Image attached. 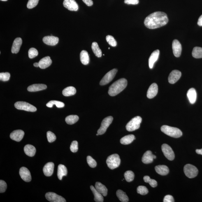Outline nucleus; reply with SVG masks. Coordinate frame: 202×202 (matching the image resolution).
<instances>
[{"label":"nucleus","instance_id":"nucleus-45","mask_svg":"<svg viewBox=\"0 0 202 202\" xmlns=\"http://www.w3.org/2000/svg\"><path fill=\"white\" fill-rule=\"evenodd\" d=\"M87 162L89 166L91 168H95L97 166V163L91 156H88L87 158Z\"/></svg>","mask_w":202,"mask_h":202},{"label":"nucleus","instance_id":"nucleus-5","mask_svg":"<svg viewBox=\"0 0 202 202\" xmlns=\"http://www.w3.org/2000/svg\"><path fill=\"white\" fill-rule=\"evenodd\" d=\"M142 121L141 117L137 116L130 121L126 126V129L128 131H133L138 130L140 127Z\"/></svg>","mask_w":202,"mask_h":202},{"label":"nucleus","instance_id":"nucleus-50","mask_svg":"<svg viewBox=\"0 0 202 202\" xmlns=\"http://www.w3.org/2000/svg\"><path fill=\"white\" fill-rule=\"evenodd\" d=\"M164 202H174V199L173 196L171 195H167L165 196L164 200Z\"/></svg>","mask_w":202,"mask_h":202},{"label":"nucleus","instance_id":"nucleus-56","mask_svg":"<svg viewBox=\"0 0 202 202\" xmlns=\"http://www.w3.org/2000/svg\"><path fill=\"white\" fill-rule=\"evenodd\" d=\"M1 1H8V0H1Z\"/></svg>","mask_w":202,"mask_h":202},{"label":"nucleus","instance_id":"nucleus-14","mask_svg":"<svg viewBox=\"0 0 202 202\" xmlns=\"http://www.w3.org/2000/svg\"><path fill=\"white\" fill-rule=\"evenodd\" d=\"M19 174L21 178L26 182H30L31 180V177L30 172L27 168L22 167L20 168Z\"/></svg>","mask_w":202,"mask_h":202},{"label":"nucleus","instance_id":"nucleus-43","mask_svg":"<svg viewBox=\"0 0 202 202\" xmlns=\"http://www.w3.org/2000/svg\"><path fill=\"white\" fill-rule=\"evenodd\" d=\"M38 52L36 48H31L29 49L28 52V55L30 59H33L37 56Z\"/></svg>","mask_w":202,"mask_h":202},{"label":"nucleus","instance_id":"nucleus-32","mask_svg":"<svg viewBox=\"0 0 202 202\" xmlns=\"http://www.w3.org/2000/svg\"><path fill=\"white\" fill-rule=\"evenodd\" d=\"M80 60L82 64L87 65L89 63V58L88 53L85 50L82 51L80 53Z\"/></svg>","mask_w":202,"mask_h":202},{"label":"nucleus","instance_id":"nucleus-27","mask_svg":"<svg viewBox=\"0 0 202 202\" xmlns=\"http://www.w3.org/2000/svg\"><path fill=\"white\" fill-rule=\"evenodd\" d=\"M187 95L190 103L193 104L196 102L197 96L196 89L194 88L190 89L188 91Z\"/></svg>","mask_w":202,"mask_h":202},{"label":"nucleus","instance_id":"nucleus-30","mask_svg":"<svg viewBox=\"0 0 202 202\" xmlns=\"http://www.w3.org/2000/svg\"><path fill=\"white\" fill-rule=\"evenodd\" d=\"M90 189L94 196V201L97 202H103L104 198L102 195L97 190L96 188L93 186H91Z\"/></svg>","mask_w":202,"mask_h":202},{"label":"nucleus","instance_id":"nucleus-10","mask_svg":"<svg viewBox=\"0 0 202 202\" xmlns=\"http://www.w3.org/2000/svg\"><path fill=\"white\" fill-rule=\"evenodd\" d=\"M162 150L165 157L170 161H173L175 159V155L171 147L167 144H163L161 146Z\"/></svg>","mask_w":202,"mask_h":202},{"label":"nucleus","instance_id":"nucleus-38","mask_svg":"<svg viewBox=\"0 0 202 202\" xmlns=\"http://www.w3.org/2000/svg\"><path fill=\"white\" fill-rule=\"evenodd\" d=\"M56 105L58 108H62L64 106V104L62 102L56 101H49L46 105L47 106L48 108H52L54 105Z\"/></svg>","mask_w":202,"mask_h":202},{"label":"nucleus","instance_id":"nucleus-39","mask_svg":"<svg viewBox=\"0 0 202 202\" xmlns=\"http://www.w3.org/2000/svg\"><path fill=\"white\" fill-rule=\"evenodd\" d=\"M124 177L126 180L128 182L132 181L134 178V174L132 171H127L124 173Z\"/></svg>","mask_w":202,"mask_h":202},{"label":"nucleus","instance_id":"nucleus-47","mask_svg":"<svg viewBox=\"0 0 202 202\" xmlns=\"http://www.w3.org/2000/svg\"><path fill=\"white\" fill-rule=\"evenodd\" d=\"M10 74L9 73H0V80L3 81H7L10 80Z\"/></svg>","mask_w":202,"mask_h":202},{"label":"nucleus","instance_id":"nucleus-4","mask_svg":"<svg viewBox=\"0 0 202 202\" xmlns=\"http://www.w3.org/2000/svg\"><path fill=\"white\" fill-rule=\"evenodd\" d=\"M106 163L110 169L113 170L118 167L120 164L121 159L118 154H114L107 158Z\"/></svg>","mask_w":202,"mask_h":202},{"label":"nucleus","instance_id":"nucleus-1","mask_svg":"<svg viewBox=\"0 0 202 202\" xmlns=\"http://www.w3.org/2000/svg\"><path fill=\"white\" fill-rule=\"evenodd\" d=\"M167 15L164 12H155L147 17L144 21L146 27L149 29H155L167 24Z\"/></svg>","mask_w":202,"mask_h":202},{"label":"nucleus","instance_id":"nucleus-54","mask_svg":"<svg viewBox=\"0 0 202 202\" xmlns=\"http://www.w3.org/2000/svg\"><path fill=\"white\" fill-rule=\"evenodd\" d=\"M196 152L197 154L202 155V149H196Z\"/></svg>","mask_w":202,"mask_h":202},{"label":"nucleus","instance_id":"nucleus-52","mask_svg":"<svg viewBox=\"0 0 202 202\" xmlns=\"http://www.w3.org/2000/svg\"><path fill=\"white\" fill-rule=\"evenodd\" d=\"M88 6H90L93 4V2L92 0H82Z\"/></svg>","mask_w":202,"mask_h":202},{"label":"nucleus","instance_id":"nucleus-34","mask_svg":"<svg viewBox=\"0 0 202 202\" xmlns=\"http://www.w3.org/2000/svg\"><path fill=\"white\" fill-rule=\"evenodd\" d=\"M91 48L95 55L98 57H101L102 56V52L100 48L98 43L96 42H93L91 46Z\"/></svg>","mask_w":202,"mask_h":202},{"label":"nucleus","instance_id":"nucleus-2","mask_svg":"<svg viewBox=\"0 0 202 202\" xmlns=\"http://www.w3.org/2000/svg\"><path fill=\"white\" fill-rule=\"evenodd\" d=\"M127 85V81L125 78H121L110 86L109 87L108 94L110 96L117 95L124 90Z\"/></svg>","mask_w":202,"mask_h":202},{"label":"nucleus","instance_id":"nucleus-24","mask_svg":"<svg viewBox=\"0 0 202 202\" xmlns=\"http://www.w3.org/2000/svg\"><path fill=\"white\" fill-rule=\"evenodd\" d=\"M47 88V86L43 84H35L29 86L27 88V90L30 92H36V91L44 90Z\"/></svg>","mask_w":202,"mask_h":202},{"label":"nucleus","instance_id":"nucleus-36","mask_svg":"<svg viewBox=\"0 0 202 202\" xmlns=\"http://www.w3.org/2000/svg\"><path fill=\"white\" fill-rule=\"evenodd\" d=\"M192 56L195 58H202V48L200 47H194L192 51Z\"/></svg>","mask_w":202,"mask_h":202},{"label":"nucleus","instance_id":"nucleus-19","mask_svg":"<svg viewBox=\"0 0 202 202\" xmlns=\"http://www.w3.org/2000/svg\"><path fill=\"white\" fill-rule=\"evenodd\" d=\"M43 41L47 45L55 46L58 43L59 38L53 36H46L43 38Z\"/></svg>","mask_w":202,"mask_h":202},{"label":"nucleus","instance_id":"nucleus-33","mask_svg":"<svg viewBox=\"0 0 202 202\" xmlns=\"http://www.w3.org/2000/svg\"><path fill=\"white\" fill-rule=\"evenodd\" d=\"M76 89L73 87H68L63 89L62 93L65 96H70L74 95L76 94Z\"/></svg>","mask_w":202,"mask_h":202},{"label":"nucleus","instance_id":"nucleus-28","mask_svg":"<svg viewBox=\"0 0 202 202\" xmlns=\"http://www.w3.org/2000/svg\"><path fill=\"white\" fill-rule=\"evenodd\" d=\"M96 189L98 192L101 193L103 196H106L108 194V189L101 182H97L95 186Z\"/></svg>","mask_w":202,"mask_h":202},{"label":"nucleus","instance_id":"nucleus-40","mask_svg":"<svg viewBox=\"0 0 202 202\" xmlns=\"http://www.w3.org/2000/svg\"><path fill=\"white\" fill-rule=\"evenodd\" d=\"M143 180L146 183H149L151 187L152 188H155L157 187V182L155 180L151 179L149 176L146 175L143 177Z\"/></svg>","mask_w":202,"mask_h":202},{"label":"nucleus","instance_id":"nucleus-57","mask_svg":"<svg viewBox=\"0 0 202 202\" xmlns=\"http://www.w3.org/2000/svg\"><path fill=\"white\" fill-rule=\"evenodd\" d=\"M108 49H110V48H109Z\"/></svg>","mask_w":202,"mask_h":202},{"label":"nucleus","instance_id":"nucleus-18","mask_svg":"<svg viewBox=\"0 0 202 202\" xmlns=\"http://www.w3.org/2000/svg\"><path fill=\"white\" fill-rule=\"evenodd\" d=\"M158 92V87L156 83H153L147 90V96L149 99H152L157 95Z\"/></svg>","mask_w":202,"mask_h":202},{"label":"nucleus","instance_id":"nucleus-46","mask_svg":"<svg viewBox=\"0 0 202 202\" xmlns=\"http://www.w3.org/2000/svg\"><path fill=\"white\" fill-rule=\"evenodd\" d=\"M39 0H29L27 5V8L32 9L35 8L38 4Z\"/></svg>","mask_w":202,"mask_h":202},{"label":"nucleus","instance_id":"nucleus-51","mask_svg":"<svg viewBox=\"0 0 202 202\" xmlns=\"http://www.w3.org/2000/svg\"><path fill=\"white\" fill-rule=\"evenodd\" d=\"M124 3L129 5H137L139 3V0H125Z\"/></svg>","mask_w":202,"mask_h":202},{"label":"nucleus","instance_id":"nucleus-15","mask_svg":"<svg viewBox=\"0 0 202 202\" xmlns=\"http://www.w3.org/2000/svg\"><path fill=\"white\" fill-rule=\"evenodd\" d=\"M182 73L178 70H174L170 74L168 80L169 83L174 84L176 82L181 76Z\"/></svg>","mask_w":202,"mask_h":202},{"label":"nucleus","instance_id":"nucleus-21","mask_svg":"<svg viewBox=\"0 0 202 202\" xmlns=\"http://www.w3.org/2000/svg\"><path fill=\"white\" fill-rule=\"evenodd\" d=\"M54 167V163L50 162L45 165L43 168V172L46 176H51L53 173Z\"/></svg>","mask_w":202,"mask_h":202},{"label":"nucleus","instance_id":"nucleus-31","mask_svg":"<svg viewBox=\"0 0 202 202\" xmlns=\"http://www.w3.org/2000/svg\"><path fill=\"white\" fill-rule=\"evenodd\" d=\"M136 139L134 135L130 134L125 136L121 138L120 143L123 145H129Z\"/></svg>","mask_w":202,"mask_h":202},{"label":"nucleus","instance_id":"nucleus-26","mask_svg":"<svg viewBox=\"0 0 202 202\" xmlns=\"http://www.w3.org/2000/svg\"><path fill=\"white\" fill-rule=\"evenodd\" d=\"M68 170L65 166L62 164L59 165L58 167L57 176L59 180H62L63 177L67 175Z\"/></svg>","mask_w":202,"mask_h":202},{"label":"nucleus","instance_id":"nucleus-12","mask_svg":"<svg viewBox=\"0 0 202 202\" xmlns=\"http://www.w3.org/2000/svg\"><path fill=\"white\" fill-rule=\"evenodd\" d=\"M63 5L65 8L71 11H76L79 9L78 5L75 0H64Z\"/></svg>","mask_w":202,"mask_h":202},{"label":"nucleus","instance_id":"nucleus-41","mask_svg":"<svg viewBox=\"0 0 202 202\" xmlns=\"http://www.w3.org/2000/svg\"><path fill=\"white\" fill-rule=\"evenodd\" d=\"M148 190L146 187L143 186H140L137 188V192L141 195H145L148 194Z\"/></svg>","mask_w":202,"mask_h":202},{"label":"nucleus","instance_id":"nucleus-11","mask_svg":"<svg viewBox=\"0 0 202 202\" xmlns=\"http://www.w3.org/2000/svg\"><path fill=\"white\" fill-rule=\"evenodd\" d=\"M45 197L48 201L52 202H66V200L55 193L49 192L45 195Z\"/></svg>","mask_w":202,"mask_h":202},{"label":"nucleus","instance_id":"nucleus-20","mask_svg":"<svg viewBox=\"0 0 202 202\" xmlns=\"http://www.w3.org/2000/svg\"><path fill=\"white\" fill-rule=\"evenodd\" d=\"M159 51L157 50L152 52L149 59V67L152 69L153 68L154 64L159 59Z\"/></svg>","mask_w":202,"mask_h":202},{"label":"nucleus","instance_id":"nucleus-53","mask_svg":"<svg viewBox=\"0 0 202 202\" xmlns=\"http://www.w3.org/2000/svg\"><path fill=\"white\" fill-rule=\"evenodd\" d=\"M198 24L200 26H202V15L200 17L198 21Z\"/></svg>","mask_w":202,"mask_h":202},{"label":"nucleus","instance_id":"nucleus-8","mask_svg":"<svg viewBox=\"0 0 202 202\" xmlns=\"http://www.w3.org/2000/svg\"><path fill=\"white\" fill-rule=\"evenodd\" d=\"M113 120V117L112 116H109L104 119L101 125V127L98 130L97 133L99 135H102L106 132L107 129L110 126Z\"/></svg>","mask_w":202,"mask_h":202},{"label":"nucleus","instance_id":"nucleus-22","mask_svg":"<svg viewBox=\"0 0 202 202\" xmlns=\"http://www.w3.org/2000/svg\"><path fill=\"white\" fill-rule=\"evenodd\" d=\"M22 43V40L20 38H16L13 42L11 48L12 53H18Z\"/></svg>","mask_w":202,"mask_h":202},{"label":"nucleus","instance_id":"nucleus-23","mask_svg":"<svg viewBox=\"0 0 202 202\" xmlns=\"http://www.w3.org/2000/svg\"><path fill=\"white\" fill-rule=\"evenodd\" d=\"M39 63V67L42 69H45L51 65L52 64V61L50 57L47 56L40 60Z\"/></svg>","mask_w":202,"mask_h":202},{"label":"nucleus","instance_id":"nucleus-55","mask_svg":"<svg viewBox=\"0 0 202 202\" xmlns=\"http://www.w3.org/2000/svg\"><path fill=\"white\" fill-rule=\"evenodd\" d=\"M33 66L35 67H39V63H34V64H33Z\"/></svg>","mask_w":202,"mask_h":202},{"label":"nucleus","instance_id":"nucleus-9","mask_svg":"<svg viewBox=\"0 0 202 202\" xmlns=\"http://www.w3.org/2000/svg\"><path fill=\"white\" fill-rule=\"evenodd\" d=\"M117 72V70L116 68H114V69L112 70L111 71L109 72L102 79L100 82V85H105L109 83L110 82H111L113 80L116 75Z\"/></svg>","mask_w":202,"mask_h":202},{"label":"nucleus","instance_id":"nucleus-25","mask_svg":"<svg viewBox=\"0 0 202 202\" xmlns=\"http://www.w3.org/2000/svg\"><path fill=\"white\" fill-rule=\"evenodd\" d=\"M155 170L157 173L162 175H168L169 172V168L165 165H159L155 167Z\"/></svg>","mask_w":202,"mask_h":202},{"label":"nucleus","instance_id":"nucleus-3","mask_svg":"<svg viewBox=\"0 0 202 202\" xmlns=\"http://www.w3.org/2000/svg\"><path fill=\"white\" fill-rule=\"evenodd\" d=\"M161 130L164 134L172 138H179L182 135V131L178 128L164 125L162 126Z\"/></svg>","mask_w":202,"mask_h":202},{"label":"nucleus","instance_id":"nucleus-7","mask_svg":"<svg viewBox=\"0 0 202 202\" xmlns=\"http://www.w3.org/2000/svg\"><path fill=\"white\" fill-rule=\"evenodd\" d=\"M15 108L18 109L25 110L28 112H35L36 111L35 107L24 101H18L14 105Z\"/></svg>","mask_w":202,"mask_h":202},{"label":"nucleus","instance_id":"nucleus-16","mask_svg":"<svg viewBox=\"0 0 202 202\" xmlns=\"http://www.w3.org/2000/svg\"><path fill=\"white\" fill-rule=\"evenodd\" d=\"M24 135V132L22 130H16L10 133V137L11 139L19 142L22 140Z\"/></svg>","mask_w":202,"mask_h":202},{"label":"nucleus","instance_id":"nucleus-13","mask_svg":"<svg viewBox=\"0 0 202 202\" xmlns=\"http://www.w3.org/2000/svg\"><path fill=\"white\" fill-rule=\"evenodd\" d=\"M173 53L175 57H179L181 54L182 47L181 44L178 40L175 39L172 43Z\"/></svg>","mask_w":202,"mask_h":202},{"label":"nucleus","instance_id":"nucleus-42","mask_svg":"<svg viewBox=\"0 0 202 202\" xmlns=\"http://www.w3.org/2000/svg\"><path fill=\"white\" fill-rule=\"evenodd\" d=\"M106 40L109 44L111 46L113 47L116 46L117 42L113 37L111 35H108L106 37Z\"/></svg>","mask_w":202,"mask_h":202},{"label":"nucleus","instance_id":"nucleus-44","mask_svg":"<svg viewBox=\"0 0 202 202\" xmlns=\"http://www.w3.org/2000/svg\"><path fill=\"white\" fill-rule=\"evenodd\" d=\"M47 138L48 142L50 143L55 141L56 139V137L54 133L50 131H48L47 133Z\"/></svg>","mask_w":202,"mask_h":202},{"label":"nucleus","instance_id":"nucleus-6","mask_svg":"<svg viewBox=\"0 0 202 202\" xmlns=\"http://www.w3.org/2000/svg\"><path fill=\"white\" fill-rule=\"evenodd\" d=\"M184 172L186 176L190 179L196 177L198 173L197 168L190 164H187L184 166Z\"/></svg>","mask_w":202,"mask_h":202},{"label":"nucleus","instance_id":"nucleus-35","mask_svg":"<svg viewBox=\"0 0 202 202\" xmlns=\"http://www.w3.org/2000/svg\"><path fill=\"white\" fill-rule=\"evenodd\" d=\"M117 198L121 202H127L129 201V198L126 193L121 190H118L117 192Z\"/></svg>","mask_w":202,"mask_h":202},{"label":"nucleus","instance_id":"nucleus-29","mask_svg":"<svg viewBox=\"0 0 202 202\" xmlns=\"http://www.w3.org/2000/svg\"><path fill=\"white\" fill-rule=\"evenodd\" d=\"M24 151L26 155L31 157L35 154L36 149L33 145H27L24 147Z\"/></svg>","mask_w":202,"mask_h":202},{"label":"nucleus","instance_id":"nucleus-49","mask_svg":"<svg viewBox=\"0 0 202 202\" xmlns=\"http://www.w3.org/2000/svg\"><path fill=\"white\" fill-rule=\"evenodd\" d=\"M7 188V184L4 181L0 180V192H4Z\"/></svg>","mask_w":202,"mask_h":202},{"label":"nucleus","instance_id":"nucleus-48","mask_svg":"<svg viewBox=\"0 0 202 202\" xmlns=\"http://www.w3.org/2000/svg\"><path fill=\"white\" fill-rule=\"evenodd\" d=\"M78 142L76 141H73L72 142L70 146V149L71 152L73 153L76 152L78 151Z\"/></svg>","mask_w":202,"mask_h":202},{"label":"nucleus","instance_id":"nucleus-17","mask_svg":"<svg viewBox=\"0 0 202 202\" xmlns=\"http://www.w3.org/2000/svg\"><path fill=\"white\" fill-rule=\"evenodd\" d=\"M156 159V156L153 154L151 151L148 150L144 154L142 158V161L144 164H149L152 163L154 159Z\"/></svg>","mask_w":202,"mask_h":202},{"label":"nucleus","instance_id":"nucleus-37","mask_svg":"<svg viewBox=\"0 0 202 202\" xmlns=\"http://www.w3.org/2000/svg\"><path fill=\"white\" fill-rule=\"evenodd\" d=\"M79 117L76 115H71L67 117L65 121L69 125L74 124L79 120Z\"/></svg>","mask_w":202,"mask_h":202}]
</instances>
